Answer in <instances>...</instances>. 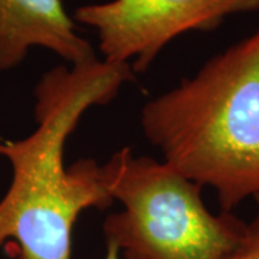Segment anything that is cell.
Wrapping results in <instances>:
<instances>
[{"mask_svg": "<svg viewBox=\"0 0 259 259\" xmlns=\"http://www.w3.org/2000/svg\"><path fill=\"white\" fill-rule=\"evenodd\" d=\"M134 74L128 62L94 56L39 78L35 130L23 139H0V157L12 167L0 199V248L13 242V259H74L72 232L81 213L112 206L101 164L79 158L65 167V146L83 114L110 104Z\"/></svg>", "mask_w": 259, "mask_h": 259, "instance_id": "cell-1", "label": "cell"}, {"mask_svg": "<svg viewBox=\"0 0 259 259\" xmlns=\"http://www.w3.org/2000/svg\"><path fill=\"white\" fill-rule=\"evenodd\" d=\"M163 161L216 190L222 212L259 197V29L141 110Z\"/></svg>", "mask_w": 259, "mask_h": 259, "instance_id": "cell-2", "label": "cell"}, {"mask_svg": "<svg viewBox=\"0 0 259 259\" xmlns=\"http://www.w3.org/2000/svg\"><path fill=\"white\" fill-rule=\"evenodd\" d=\"M101 171L114 202L122 204L102 225L121 259H223L241 239L246 223L229 212L213 214L202 186L163 160L122 147Z\"/></svg>", "mask_w": 259, "mask_h": 259, "instance_id": "cell-3", "label": "cell"}, {"mask_svg": "<svg viewBox=\"0 0 259 259\" xmlns=\"http://www.w3.org/2000/svg\"><path fill=\"white\" fill-rule=\"evenodd\" d=\"M255 10L259 0H108L76 8L72 19L95 30L102 59L144 72L176 37Z\"/></svg>", "mask_w": 259, "mask_h": 259, "instance_id": "cell-4", "label": "cell"}, {"mask_svg": "<svg viewBox=\"0 0 259 259\" xmlns=\"http://www.w3.org/2000/svg\"><path fill=\"white\" fill-rule=\"evenodd\" d=\"M33 48L71 65L97 56L62 0H0V72L18 68Z\"/></svg>", "mask_w": 259, "mask_h": 259, "instance_id": "cell-5", "label": "cell"}, {"mask_svg": "<svg viewBox=\"0 0 259 259\" xmlns=\"http://www.w3.org/2000/svg\"><path fill=\"white\" fill-rule=\"evenodd\" d=\"M223 259H259V214L245 225L238 245Z\"/></svg>", "mask_w": 259, "mask_h": 259, "instance_id": "cell-6", "label": "cell"}, {"mask_svg": "<svg viewBox=\"0 0 259 259\" xmlns=\"http://www.w3.org/2000/svg\"><path fill=\"white\" fill-rule=\"evenodd\" d=\"M105 259H121L117 246L112 243H107V252H105Z\"/></svg>", "mask_w": 259, "mask_h": 259, "instance_id": "cell-7", "label": "cell"}, {"mask_svg": "<svg viewBox=\"0 0 259 259\" xmlns=\"http://www.w3.org/2000/svg\"><path fill=\"white\" fill-rule=\"evenodd\" d=\"M256 202H258V203H259V197H258V199H256Z\"/></svg>", "mask_w": 259, "mask_h": 259, "instance_id": "cell-8", "label": "cell"}]
</instances>
